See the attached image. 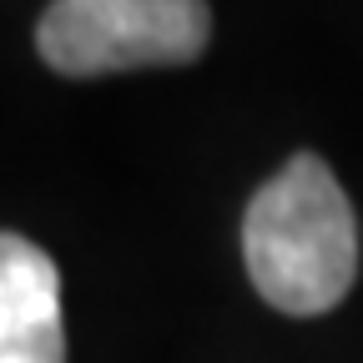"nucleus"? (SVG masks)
I'll return each mask as SVG.
<instances>
[{"instance_id":"3","label":"nucleus","mask_w":363,"mask_h":363,"mask_svg":"<svg viewBox=\"0 0 363 363\" xmlns=\"http://www.w3.org/2000/svg\"><path fill=\"white\" fill-rule=\"evenodd\" d=\"M0 363H66L61 272L30 238H0Z\"/></svg>"},{"instance_id":"1","label":"nucleus","mask_w":363,"mask_h":363,"mask_svg":"<svg viewBox=\"0 0 363 363\" xmlns=\"http://www.w3.org/2000/svg\"><path fill=\"white\" fill-rule=\"evenodd\" d=\"M242 257L252 288L278 313L318 318L343 303L358 278V222L323 157L298 152L252 192Z\"/></svg>"},{"instance_id":"2","label":"nucleus","mask_w":363,"mask_h":363,"mask_svg":"<svg viewBox=\"0 0 363 363\" xmlns=\"http://www.w3.org/2000/svg\"><path fill=\"white\" fill-rule=\"evenodd\" d=\"M212 40L207 0H51L35 26L40 61L61 76L187 66Z\"/></svg>"}]
</instances>
